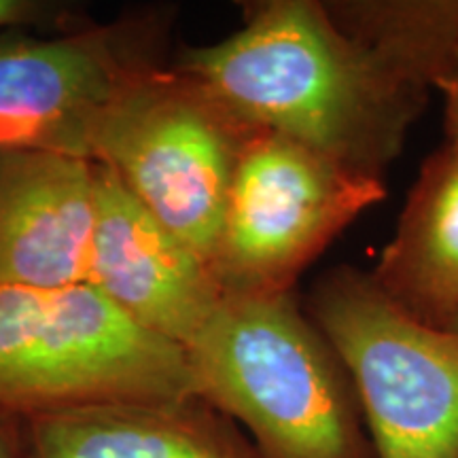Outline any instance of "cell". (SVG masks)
I'll return each mask as SVG.
<instances>
[{"instance_id": "7c38bea8", "label": "cell", "mask_w": 458, "mask_h": 458, "mask_svg": "<svg viewBox=\"0 0 458 458\" xmlns=\"http://www.w3.org/2000/svg\"><path fill=\"white\" fill-rule=\"evenodd\" d=\"M344 30L437 89L458 62V0H327Z\"/></svg>"}, {"instance_id": "52a82bcc", "label": "cell", "mask_w": 458, "mask_h": 458, "mask_svg": "<svg viewBox=\"0 0 458 458\" xmlns=\"http://www.w3.org/2000/svg\"><path fill=\"white\" fill-rule=\"evenodd\" d=\"M147 68L100 30L0 38V151L94 162L108 113Z\"/></svg>"}, {"instance_id": "ba28073f", "label": "cell", "mask_w": 458, "mask_h": 458, "mask_svg": "<svg viewBox=\"0 0 458 458\" xmlns=\"http://www.w3.org/2000/svg\"><path fill=\"white\" fill-rule=\"evenodd\" d=\"M88 284L151 334L187 348L223 289L202 257L96 164V223Z\"/></svg>"}, {"instance_id": "5bb4252c", "label": "cell", "mask_w": 458, "mask_h": 458, "mask_svg": "<svg viewBox=\"0 0 458 458\" xmlns=\"http://www.w3.org/2000/svg\"><path fill=\"white\" fill-rule=\"evenodd\" d=\"M437 89L445 100V145L458 151V62Z\"/></svg>"}, {"instance_id": "8fae6325", "label": "cell", "mask_w": 458, "mask_h": 458, "mask_svg": "<svg viewBox=\"0 0 458 458\" xmlns=\"http://www.w3.org/2000/svg\"><path fill=\"white\" fill-rule=\"evenodd\" d=\"M418 323L458 331V151L442 145L420 165L397 229L369 272Z\"/></svg>"}, {"instance_id": "9c48e42d", "label": "cell", "mask_w": 458, "mask_h": 458, "mask_svg": "<svg viewBox=\"0 0 458 458\" xmlns=\"http://www.w3.org/2000/svg\"><path fill=\"white\" fill-rule=\"evenodd\" d=\"M94 223V162L0 151V286L88 283Z\"/></svg>"}, {"instance_id": "6da1fadb", "label": "cell", "mask_w": 458, "mask_h": 458, "mask_svg": "<svg viewBox=\"0 0 458 458\" xmlns=\"http://www.w3.org/2000/svg\"><path fill=\"white\" fill-rule=\"evenodd\" d=\"M174 71L246 128L289 136L374 179L399 157L431 91L344 30L323 0L249 4L240 30L187 49Z\"/></svg>"}, {"instance_id": "30bf717a", "label": "cell", "mask_w": 458, "mask_h": 458, "mask_svg": "<svg viewBox=\"0 0 458 458\" xmlns=\"http://www.w3.org/2000/svg\"><path fill=\"white\" fill-rule=\"evenodd\" d=\"M26 435L32 458H261L199 397L51 411L28 418Z\"/></svg>"}, {"instance_id": "3957f363", "label": "cell", "mask_w": 458, "mask_h": 458, "mask_svg": "<svg viewBox=\"0 0 458 458\" xmlns=\"http://www.w3.org/2000/svg\"><path fill=\"white\" fill-rule=\"evenodd\" d=\"M196 397L185 348L142 329L94 286H0V414Z\"/></svg>"}, {"instance_id": "8992f818", "label": "cell", "mask_w": 458, "mask_h": 458, "mask_svg": "<svg viewBox=\"0 0 458 458\" xmlns=\"http://www.w3.org/2000/svg\"><path fill=\"white\" fill-rule=\"evenodd\" d=\"M385 198L382 179L289 136L255 130L233 172L213 261L221 289L293 293L301 272Z\"/></svg>"}, {"instance_id": "7a4b0ae2", "label": "cell", "mask_w": 458, "mask_h": 458, "mask_svg": "<svg viewBox=\"0 0 458 458\" xmlns=\"http://www.w3.org/2000/svg\"><path fill=\"white\" fill-rule=\"evenodd\" d=\"M196 397L261 458H376L359 394L293 293H227L185 348Z\"/></svg>"}, {"instance_id": "4fadbf2b", "label": "cell", "mask_w": 458, "mask_h": 458, "mask_svg": "<svg viewBox=\"0 0 458 458\" xmlns=\"http://www.w3.org/2000/svg\"><path fill=\"white\" fill-rule=\"evenodd\" d=\"M0 458H32L24 418L0 414Z\"/></svg>"}, {"instance_id": "5b68a950", "label": "cell", "mask_w": 458, "mask_h": 458, "mask_svg": "<svg viewBox=\"0 0 458 458\" xmlns=\"http://www.w3.org/2000/svg\"><path fill=\"white\" fill-rule=\"evenodd\" d=\"M253 131L185 74L147 68L108 113L94 164L213 270L233 172Z\"/></svg>"}, {"instance_id": "277c9868", "label": "cell", "mask_w": 458, "mask_h": 458, "mask_svg": "<svg viewBox=\"0 0 458 458\" xmlns=\"http://www.w3.org/2000/svg\"><path fill=\"white\" fill-rule=\"evenodd\" d=\"M306 312L352 377L376 458H458V331L418 323L352 266L325 272Z\"/></svg>"}, {"instance_id": "9a60e30c", "label": "cell", "mask_w": 458, "mask_h": 458, "mask_svg": "<svg viewBox=\"0 0 458 458\" xmlns=\"http://www.w3.org/2000/svg\"><path fill=\"white\" fill-rule=\"evenodd\" d=\"M38 4L26 0H0V30L9 26L24 24L38 15Z\"/></svg>"}]
</instances>
